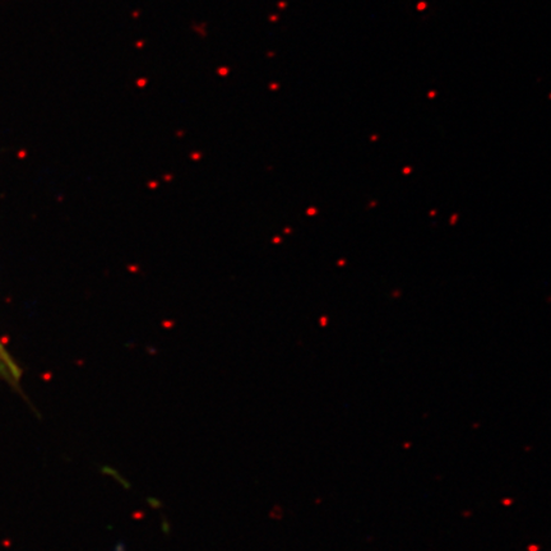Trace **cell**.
Here are the masks:
<instances>
[{"label":"cell","mask_w":551,"mask_h":551,"mask_svg":"<svg viewBox=\"0 0 551 551\" xmlns=\"http://www.w3.org/2000/svg\"><path fill=\"white\" fill-rule=\"evenodd\" d=\"M0 380L7 381L13 387H18L21 380V370L5 346L0 341Z\"/></svg>","instance_id":"cell-1"}]
</instances>
